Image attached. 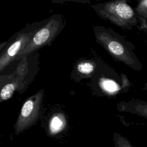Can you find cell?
<instances>
[{"label":"cell","mask_w":147,"mask_h":147,"mask_svg":"<svg viewBox=\"0 0 147 147\" xmlns=\"http://www.w3.org/2000/svg\"><path fill=\"white\" fill-rule=\"evenodd\" d=\"M96 41L116 60L131 69L140 71L142 64L134 52L135 45L110 28L95 26L93 28Z\"/></svg>","instance_id":"cell-1"},{"label":"cell","mask_w":147,"mask_h":147,"mask_svg":"<svg viewBox=\"0 0 147 147\" xmlns=\"http://www.w3.org/2000/svg\"><path fill=\"white\" fill-rule=\"evenodd\" d=\"M92 7L102 18L109 20L121 28L130 30L138 24L134 9L126 1H109L97 3Z\"/></svg>","instance_id":"cell-2"},{"label":"cell","mask_w":147,"mask_h":147,"mask_svg":"<svg viewBox=\"0 0 147 147\" xmlns=\"http://www.w3.org/2000/svg\"><path fill=\"white\" fill-rule=\"evenodd\" d=\"M63 27V21L60 15H55L47 20L46 22L44 23L36 32L32 39L18 55L15 60L22 59L41 48L50 45L60 33Z\"/></svg>","instance_id":"cell-3"},{"label":"cell","mask_w":147,"mask_h":147,"mask_svg":"<svg viewBox=\"0 0 147 147\" xmlns=\"http://www.w3.org/2000/svg\"><path fill=\"white\" fill-rule=\"evenodd\" d=\"M45 21L41 24L37 23L30 26L25 28L17 33L16 37L2 51L0 56V71H3L12 61L16 60L18 55L29 44L33 37L42 26Z\"/></svg>","instance_id":"cell-4"},{"label":"cell","mask_w":147,"mask_h":147,"mask_svg":"<svg viewBox=\"0 0 147 147\" xmlns=\"http://www.w3.org/2000/svg\"><path fill=\"white\" fill-rule=\"evenodd\" d=\"M43 98L44 90L42 89L30 96L24 102L14 125L16 135L29 129L36 123L41 113Z\"/></svg>","instance_id":"cell-5"},{"label":"cell","mask_w":147,"mask_h":147,"mask_svg":"<svg viewBox=\"0 0 147 147\" xmlns=\"http://www.w3.org/2000/svg\"><path fill=\"white\" fill-rule=\"evenodd\" d=\"M121 111L129 112L147 119V102L136 100L122 102L119 105Z\"/></svg>","instance_id":"cell-6"},{"label":"cell","mask_w":147,"mask_h":147,"mask_svg":"<svg viewBox=\"0 0 147 147\" xmlns=\"http://www.w3.org/2000/svg\"><path fill=\"white\" fill-rule=\"evenodd\" d=\"M134 10L138 21V29L147 30V0L138 1Z\"/></svg>","instance_id":"cell-7"},{"label":"cell","mask_w":147,"mask_h":147,"mask_svg":"<svg viewBox=\"0 0 147 147\" xmlns=\"http://www.w3.org/2000/svg\"><path fill=\"white\" fill-rule=\"evenodd\" d=\"M66 124V121L64 115L61 114H56L52 116L49 123V132L50 134L53 136L62 131Z\"/></svg>","instance_id":"cell-8"},{"label":"cell","mask_w":147,"mask_h":147,"mask_svg":"<svg viewBox=\"0 0 147 147\" xmlns=\"http://www.w3.org/2000/svg\"><path fill=\"white\" fill-rule=\"evenodd\" d=\"M100 84L105 91L110 93H115L123 88L114 81L107 79H102Z\"/></svg>","instance_id":"cell-9"},{"label":"cell","mask_w":147,"mask_h":147,"mask_svg":"<svg viewBox=\"0 0 147 147\" xmlns=\"http://www.w3.org/2000/svg\"><path fill=\"white\" fill-rule=\"evenodd\" d=\"M95 68V65L91 61H82L79 63L77 65L78 71L82 74L89 75L93 72Z\"/></svg>","instance_id":"cell-10"},{"label":"cell","mask_w":147,"mask_h":147,"mask_svg":"<svg viewBox=\"0 0 147 147\" xmlns=\"http://www.w3.org/2000/svg\"><path fill=\"white\" fill-rule=\"evenodd\" d=\"M114 142L115 147H134L125 137L118 133H114Z\"/></svg>","instance_id":"cell-11"},{"label":"cell","mask_w":147,"mask_h":147,"mask_svg":"<svg viewBox=\"0 0 147 147\" xmlns=\"http://www.w3.org/2000/svg\"><path fill=\"white\" fill-rule=\"evenodd\" d=\"M143 89H144L145 91H147V82L145 83V85H144V87H143ZM146 98H147V94H146Z\"/></svg>","instance_id":"cell-12"}]
</instances>
